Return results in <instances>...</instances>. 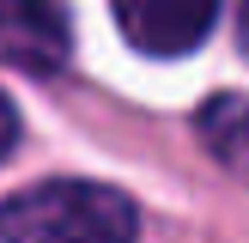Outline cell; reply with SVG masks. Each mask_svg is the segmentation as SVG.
Returning a JSON list of instances; mask_svg holds the SVG:
<instances>
[{"instance_id":"cell-2","label":"cell","mask_w":249,"mask_h":243,"mask_svg":"<svg viewBox=\"0 0 249 243\" xmlns=\"http://www.w3.org/2000/svg\"><path fill=\"white\" fill-rule=\"evenodd\" d=\"M109 6L140 55H189L219 18V0H109Z\"/></svg>"},{"instance_id":"cell-1","label":"cell","mask_w":249,"mask_h":243,"mask_svg":"<svg viewBox=\"0 0 249 243\" xmlns=\"http://www.w3.org/2000/svg\"><path fill=\"white\" fill-rule=\"evenodd\" d=\"M140 213L109 182L55 176L0 207V243H134Z\"/></svg>"},{"instance_id":"cell-6","label":"cell","mask_w":249,"mask_h":243,"mask_svg":"<svg viewBox=\"0 0 249 243\" xmlns=\"http://www.w3.org/2000/svg\"><path fill=\"white\" fill-rule=\"evenodd\" d=\"M237 36H243V55H249V0H243V18H237Z\"/></svg>"},{"instance_id":"cell-4","label":"cell","mask_w":249,"mask_h":243,"mask_svg":"<svg viewBox=\"0 0 249 243\" xmlns=\"http://www.w3.org/2000/svg\"><path fill=\"white\" fill-rule=\"evenodd\" d=\"M201 140L219 164H231L237 176H249V97H213L201 109Z\"/></svg>"},{"instance_id":"cell-3","label":"cell","mask_w":249,"mask_h":243,"mask_svg":"<svg viewBox=\"0 0 249 243\" xmlns=\"http://www.w3.org/2000/svg\"><path fill=\"white\" fill-rule=\"evenodd\" d=\"M73 49V31H67V12L55 0H0V61L18 73H61Z\"/></svg>"},{"instance_id":"cell-5","label":"cell","mask_w":249,"mask_h":243,"mask_svg":"<svg viewBox=\"0 0 249 243\" xmlns=\"http://www.w3.org/2000/svg\"><path fill=\"white\" fill-rule=\"evenodd\" d=\"M12 140H18V116H12V104L0 97V158L12 152Z\"/></svg>"}]
</instances>
